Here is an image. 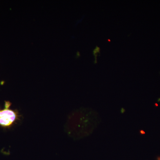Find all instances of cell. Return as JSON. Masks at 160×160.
Segmentation results:
<instances>
[{
    "instance_id": "7a4b0ae2",
    "label": "cell",
    "mask_w": 160,
    "mask_h": 160,
    "mask_svg": "<svg viewBox=\"0 0 160 160\" xmlns=\"http://www.w3.org/2000/svg\"><path fill=\"white\" fill-rule=\"evenodd\" d=\"M157 160H160V157H158Z\"/></svg>"
},
{
    "instance_id": "6da1fadb",
    "label": "cell",
    "mask_w": 160,
    "mask_h": 160,
    "mask_svg": "<svg viewBox=\"0 0 160 160\" xmlns=\"http://www.w3.org/2000/svg\"><path fill=\"white\" fill-rule=\"evenodd\" d=\"M11 103L6 102L4 109H0V127L9 128L20 119V116L16 110L10 109Z\"/></svg>"
}]
</instances>
